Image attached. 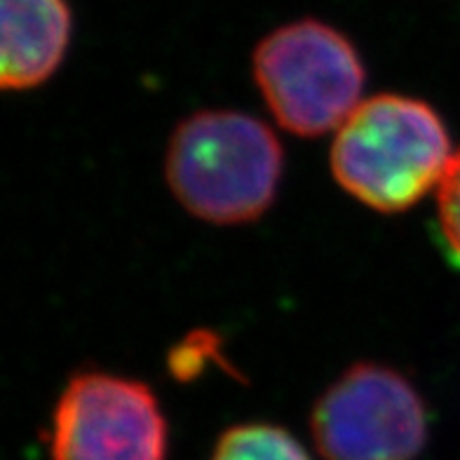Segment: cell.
I'll list each match as a JSON object with an SVG mask.
<instances>
[{"label":"cell","instance_id":"obj_4","mask_svg":"<svg viewBox=\"0 0 460 460\" xmlns=\"http://www.w3.org/2000/svg\"><path fill=\"white\" fill-rule=\"evenodd\" d=\"M310 435L324 460H413L428 439V413L400 371L355 364L322 393Z\"/></svg>","mask_w":460,"mask_h":460},{"label":"cell","instance_id":"obj_6","mask_svg":"<svg viewBox=\"0 0 460 460\" xmlns=\"http://www.w3.org/2000/svg\"><path fill=\"white\" fill-rule=\"evenodd\" d=\"M3 52L0 85L31 90L55 75L71 43L68 0H0Z\"/></svg>","mask_w":460,"mask_h":460},{"label":"cell","instance_id":"obj_7","mask_svg":"<svg viewBox=\"0 0 460 460\" xmlns=\"http://www.w3.org/2000/svg\"><path fill=\"white\" fill-rule=\"evenodd\" d=\"M209 460H310L296 437L270 423L233 425L218 437Z\"/></svg>","mask_w":460,"mask_h":460},{"label":"cell","instance_id":"obj_9","mask_svg":"<svg viewBox=\"0 0 460 460\" xmlns=\"http://www.w3.org/2000/svg\"><path fill=\"white\" fill-rule=\"evenodd\" d=\"M214 352H217V339H214L212 333H193L190 339L183 341V343L172 352V374H174L176 378H181V381L193 378V376H198L205 369V362H209V359L214 358Z\"/></svg>","mask_w":460,"mask_h":460},{"label":"cell","instance_id":"obj_2","mask_svg":"<svg viewBox=\"0 0 460 460\" xmlns=\"http://www.w3.org/2000/svg\"><path fill=\"white\" fill-rule=\"evenodd\" d=\"M164 174L183 209L209 224L254 221L268 212L282 176L273 129L237 111H200L174 129Z\"/></svg>","mask_w":460,"mask_h":460},{"label":"cell","instance_id":"obj_1","mask_svg":"<svg viewBox=\"0 0 460 460\" xmlns=\"http://www.w3.org/2000/svg\"><path fill=\"white\" fill-rule=\"evenodd\" d=\"M451 141L442 118L420 99L378 94L362 102L336 129L333 179L383 214L404 212L439 186Z\"/></svg>","mask_w":460,"mask_h":460},{"label":"cell","instance_id":"obj_8","mask_svg":"<svg viewBox=\"0 0 460 460\" xmlns=\"http://www.w3.org/2000/svg\"><path fill=\"white\" fill-rule=\"evenodd\" d=\"M437 209L444 243L460 261V151L451 155V163L437 186Z\"/></svg>","mask_w":460,"mask_h":460},{"label":"cell","instance_id":"obj_5","mask_svg":"<svg viewBox=\"0 0 460 460\" xmlns=\"http://www.w3.org/2000/svg\"><path fill=\"white\" fill-rule=\"evenodd\" d=\"M167 420L148 385L122 376H73L52 413V460H167Z\"/></svg>","mask_w":460,"mask_h":460},{"label":"cell","instance_id":"obj_3","mask_svg":"<svg viewBox=\"0 0 460 460\" xmlns=\"http://www.w3.org/2000/svg\"><path fill=\"white\" fill-rule=\"evenodd\" d=\"M254 80L287 132L322 137L362 103L367 73L350 38L320 19H298L256 45Z\"/></svg>","mask_w":460,"mask_h":460}]
</instances>
